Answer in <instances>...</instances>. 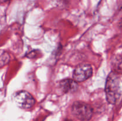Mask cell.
I'll list each match as a JSON object with an SVG mask.
<instances>
[{"label": "cell", "instance_id": "6da1fadb", "mask_svg": "<svg viewBox=\"0 0 122 121\" xmlns=\"http://www.w3.org/2000/svg\"><path fill=\"white\" fill-rule=\"evenodd\" d=\"M106 97L110 104L119 103L122 100V75L113 72L108 75L106 83Z\"/></svg>", "mask_w": 122, "mask_h": 121}, {"label": "cell", "instance_id": "7a4b0ae2", "mask_svg": "<svg viewBox=\"0 0 122 121\" xmlns=\"http://www.w3.org/2000/svg\"><path fill=\"white\" fill-rule=\"evenodd\" d=\"M72 113L76 118L81 121H88L93 115L92 108L85 102L77 101L71 106Z\"/></svg>", "mask_w": 122, "mask_h": 121}, {"label": "cell", "instance_id": "3957f363", "mask_svg": "<svg viewBox=\"0 0 122 121\" xmlns=\"http://www.w3.org/2000/svg\"><path fill=\"white\" fill-rule=\"evenodd\" d=\"M13 100L18 107L21 109H30L35 103L33 96L26 91H20L15 93L13 96Z\"/></svg>", "mask_w": 122, "mask_h": 121}, {"label": "cell", "instance_id": "277c9868", "mask_svg": "<svg viewBox=\"0 0 122 121\" xmlns=\"http://www.w3.org/2000/svg\"><path fill=\"white\" fill-rule=\"evenodd\" d=\"M92 68L89 64L79 65L73 71V77L76 82H82L90 78L92 75Z\"/></svg>", "mask_w": 122, "mask_h": 121}, {"label": "cell", "instance_id": "5b68a950", "mask_svg": "<svg viewBox=\"0 0 122 121\" xmlns=\"http://www.w3.org/2000/svg\"><path fill=\"white\" fill-rule=\"evenodd\" d=\"M60 87L65 93H70L75 92L77 90L78 85L77 82L74 79H65L60 82Z\"/></svg>", "mask_w": 122, "mask_h": 121}, {"label": "cell", "instance_id": "8992f818", "mask_svg": "<svg viewBox=\"0 0 122 121\" xmlns=\"http://www.w3.org/2000/svg\"><path fill=\"white\" fill-rule=\"evenodd\" d=\"M112 63L117 72L122 71V52L114 56Z\"/></svg>", "mask_w": 122, "mask_h": 121}, {"label": "cell", "instance_id": "52a82bcc", "mask_svg": "<svg viewBox=\"0 0 122 121\" xmlns=\"http://www.w3.org/2000/svg\"><path fill=\"white\" fill-rule=\"evenodd\" d=\"M10 60V56L7 53L2 52L0 53V67L4 66Z\"/></svg>", "mask_w": 122, "mask_h": 121}, {"label": "cell", "instance_id": "ba28073f", "mask_svg": "<svg viewBox=\"0 0 122 121\" xmlns=\"http://www.w3.org/2000/svg\"><path fill=\"white\" fill-rule=\"evenodd\" d=\"M8 0H0V2H5L6 1H8Z\"/></svg>", "mask_w": 122, "mask_h": 121}]
</instances>
